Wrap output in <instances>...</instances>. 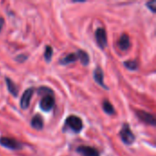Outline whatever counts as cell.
<instances>
[{"label": "cell", "instance_id": "cell-1", "mask_svg": "<svg viewBox=\"0 0 156 156\" xmlns=\"http://www.w3.org/2000/svg\"><path fill=\"white\" fill-rule=\"evenodd\" d=\"M65 128H68L74 133H79L83 128V123L80 117L76 115H70L65 121Z\"/></svg>", "mask_w": 156, "mask_h": 156}, {"label": "cell", "instance_id": "cell-2", "mask_svg": "<svg viewBox=\"0 0 156 156\" xmlns=\"http://www.w3.org/2000/svg\"><path fill=\"white\" fill-rule=\"evenodd\" d=\"M120 136H121V139L123 142V144H125L126 145H131L135 141V136L133 133L128 123L123 124L122 130L120 131Z\"/></svg>", "mask_w": 156, "mask_h": 156}, {"label": "cell", "instance_id": "cell-3", "mask_svg": "<svg viewBox=\"0 0 156 156\" xmlns=\"http://www.w3.org/2000/svg\"><path fill=\"white\" fill-rule=\"evenodd\" d=\"M0 144L5 148H7L9 150H14V151L21 150L23 148V144L15 140L14 138H8V137H1Z\"/></svg>", "mask_w": 156, "mask_h": 156}, {"label": "cell", "instance_id": "cell-4", "mask_svg": "<svg viewBox=\"0 0 156 156\" xmlns=\"http://www.w3.org/2000/svg\"><path fill=\"white\" fill-rule=\"evenodd\" d=\"M95 38H96V42L97 45L101 48L104 49L107 47V33L106 30L103 27H98L95 31Z\"/></svg>", "mask_w": 156, "mask_h": 156}, {"label": "cell", "instance_id": "cell-5", "mask_svg": "<svg viewBox=\"0 0 156 156\" xmlns=\"http://www.w3.org/2000/svg\"><path fill=\"white\" fill-rule=\"evenodd\" d=\"M55 105V100L53 98V96L51 94L49 95H45L40 102H39V107L43 112H50L52 110V108Z\"/></svg>", "mask_w": 156, "mask_h": 156}, {"label": "cell", "instance_id": "cell-6", "mask_svg": "<svg viewBox=\"0 0 156 156\" xmlns=\"http://www.w3.org/2000/svg\"><path fill=\"white\" fill-rule=\"evenodd\" d=\"M136 115L139 118V120L145 122L146 124L155 126L156 120L153 114H151L145 111H143V110H138V111H136Z\"/></svg>", "mask_w": 156, "mask_h": 156}, {"label": "cell", "instance_id": "cell-7", "mask_svg": "<svg viewBox=\"0 0 156 156\" xmlns=\"http://www.w3.org/2000/svg\"><path fill=\"white\" fill-rule=\"evenodd\" d=\"M33 92H34V89L33 88H29L27 90H25V92L23 93L21 100H20V107L22 110H27L30 104V100L33 96Z\"/></svg>", "mask_w": 156, "mask_h": 156}, {"label": "cell", "instance_id": "cell-8", "mask_svg": "<svg viewBox=\"0 0 156 156\" xmlns=\"http://www.w3.org/2000/svg\"><path fill=\"white\" fill-rule=\"evenodd\" d=\"M93 77H94V80H95V81L100 85V86H101L103 89H105V90H109V88H108V86H106L105 85V83H104V81H103V79H104V74H103V71H102V69H101V67H97L96 69H95V70H94V74H93Z\"/></svg>", "mask_w": 156, "mask_h": 156}, {"label": "cell", "instance_id": "cell-9", "mask_svg": "<svg viewBox=\"0 0 156 156\" xmlns=\"http://www.w3.org/2000/svg\"><path fill=\"white\" fill-rule=\"evenodd\" d=\"M118 47L122 51H127L131 47L130 37L127 34H122L118 41Z\"/></svg>", "mask_w": 156, "mask_h": 156}, {"label": "cell", "instance_id": "cell-10", "mask_svg": "<svg viewBox=\"0 0 156 156\" xmlns=\"http://www.w3.org/2000/svg\"><path fill=\"white\" fill-rule=\"evenodd\" d=\"M77 152L83 156H99V152L90 146H80L77 148Z\"/></svg>", "mask_w": 156, "mask_h": 156}, {"label": "cell", "instance_id": "cell-11", "mask_svg": "<svg viewBox=\"0 0 156 156\" xmlns=\"http://www.w3.org/2000/svg\"><path fill=\"white\" fill-rule=\"evenodd\" d=\"M30 124H31L32 128H34L35 130L40 131V130L43 129V126H44L43 118H42L39 114H37V115H35V116L32 118Z\"/></svg>", "mask_w": 156, "mask_h": 156}, {"label": "cell", "instance_id": "cell-12", "mask_svg": "<svg viewBox=\"0 0 156 156\" xmlns=\"http://www.w3.org/2000/svg\"><path fill=\"white\" fill-rule=\"evenodd\" d=\"M76 55L78 57V59L80 60V62H81V64L83 66H88L89 65V63H90V57H89V54L86 51L79 49Z\"/></svg>", "mask_w": 156, "mask_h": 156}, {"label": "cell", "instance_id": "cell-13", "mask_svg": "<svg viewBox=\"0 0 156 156\" xmlns=\"http://www.w3.org/2000/svg\"><path fill=\"white\" fill-rule=\"evenodd\" d=\"M5 82H6V86H7V90L8 91L14 96V97H16L17 94H18V89L16 87V85L14 83V81L9 79V78H5Z\"/></svg>", "mask_w": 156, "mask_h": 156}, {"label": "cell", "instance_id": "cell-14", "mask_svg": "<svg viewBox=\"0 0 156 156\" xmlns=\"http://www.w3.org/2000/svg\"><path fill=\"white\" fill-rule=\"evenodd\" d=\"M77 59H78V57H77L76 53H69L67 56H65L64 58H62L60 59L59 63L61 65H68V64H70V63L75 62Z\"/></svg>", "mask_w": 156, "mask_h": 156}, {"label": "cell", "instance_id": "cell-15", "mask_svg": "<svg viewBox=\"0 0 156 156\" xmlns=\"http://www.w3.org/2000/svg\"><path fill=\"white\" fill-rule=\"evenodd\" d=\"M102 108H103V111L109 114V115H112V114H115V110H114V107L112 104L110 103V101L108 100H104L103 102H102Z\"/></svg>", "mask_w": 156, "mask_h": 156}, {"label": "cell", "instance_id": "cell-16", "mask_svg": "<svg viewBox=\"0 0 156 156\" xmlns=\"http://www.w3.org/2000/svg\"><path fill=\"white\" fill-rule=\"evenodd\" d=\"M124 66L129 69V70H136L138 69V61L135 59H132V60H127L124 63Z\"/></svg>", "mask_w": 156, "mask_h": 156}, {"label": "cell", "instance_id": "cell-17", "mask_svg": "<svg viewBox=\"0 0 156 156\" xmlns=\"http://www.w3.org/2000/svg\"><path fill=\"white\" fill-rule=\"evenodd\" d=\"M52 56H53V49L50 46H47L45 48V52H44V58H45V60L48 63L51 61V58H52Z\"/></svg>", "mask_w": 156, "mask_h": 156}, {"label": "cell", "instance_id": "cell-18", "mask_svg": "<svg viewBox=\"0 0 156 156\" xmlns=\"http://www.w3.org/2000/svg\"><path fill=\"white\" fill-rule=\"evenodd\" d=\"M37 93L38 94H40V95H49V94H53V91L49 89V88H48V87H40V88H38L37 89Z\"/></svg>", "mask_w": 156, "mask_h": 156}, {"label": "cell", "instance_id": "cell-19", "mask_svg": "<svg viewBox=\"0 0 156 156\" xmlns=\"http://www.w3.org/2000/svg\"><path fill=\"white\" fill-rule=\"evenodd\" d=\"M146 5L148 6V8L153 12V13H155L156 12V1H151V2H147L146 3Z\"/></svg>", "mask_w": 156, "mask_h": 156}, {"label": "cell", "instance_id": "cell-20", "mask_svg": "<svg viewBox=\"0 0 156 156\" xmlns=\"http://www.w3.org/2000/svg\"><path fill=\"white\" fill-rule=\"evenodd\" d=\"M27 55L22 54V55L17 56V57L16 58V61H18V62H24L25 60H27Z\"/></svg>", "mask_w": 156, "mask_h": 156}, {"label": "cell", "instance_id": "cell-21", "mask_svg": "<svg viewBox=\"0 0 156 156\" xmlns=\"http://www.w3.org/2000/svg\"><path fill=\"white\" fill-rule=\"evenodd\" d=\"M4 25H5V20H4V18H3V17H0V32L2 31Z\"/></svg>", "mask_w": 156, "mask_h": 156}]
</instances>
